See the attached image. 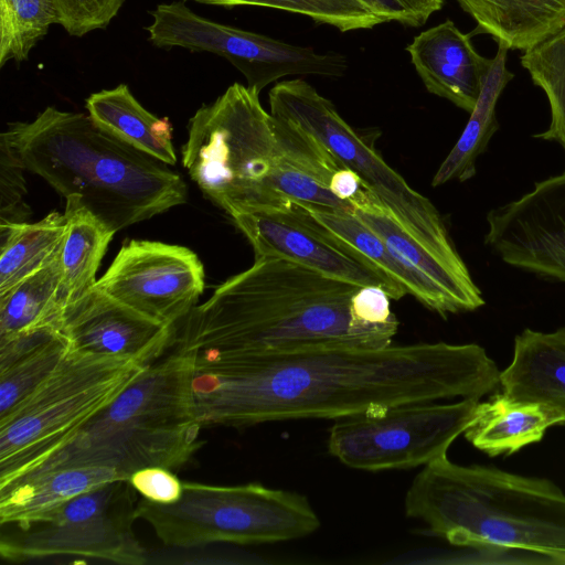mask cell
<instances>
[{"instance_id":"8fae6325","label":"cell","mask_w":565,"mask_h":565,"mask_svg":"<svg viewBox=\"0 0 565 565\" xmlns=\"http://www.w3.org/2000/svg\"><path fill=\"white\" fill-rule=\"evenodd\" d=\"M480 399L399 404L335 419L328 450L343 465L382 471L425 466L447 456L476 416Z\"/></svg>"},{"instance_id":"4dcf8cb0","label":"cell","mask_w":565,"mask_h":565,"mask_svg":"<svg viewBox=\"0 0 565 565\" xmlns=\"http://www.w3.org/2000/svg\"><path fill=\"white\" fill-rule=\"evenodd\" d=\"M58 15L52 0H0V66L28 60Z\"/></svg>"},{"instance_id":"4fadbf2b","label":"cell","mask_w":565,"mask_h":565,"mask_svg":"<svg viewBox=\"0 0 565 565\" xmlns=\"http://www.w3.org/2000/svg\"><path fill=\"white\" fill-rule=\"evenodd\" d=\"M96 286L140 313L175 327L204 290V268L188 247L131 239Z\"/></svg>"},{"instance_id":"4316f807","label":"cell","mask_w":565,"mask_h":565,"mask_svg":"<svg viewBox=\"0 0 565 565\" xmlns=\"http://www.w3.org/2000/svg\"><path fill=\"white\" fill-rule=\"evenodd\" d=\"M66 227L60 247L64 305L93 288L114 232L73 196L66 198Z\"/></svg>"},{"instance_id":"cb8c5ba5","label":"cell","mask_w":565,"mask_h":565,"mask_svg":"<svg viewBox=\"0 0 565 565\" xmlns=\"http://www.w3.org/2000/svg\"><path fill=\"white\" fill-rule=\"evenodd\" d=\"M352 214L377 234L398 256L435 280L455 301L460 313L486 305L481 290L469 270H458L418 244L388 215L366 189L352 202Z\"/></svg>"},{"instance_id":"5b68a950","label":"cell","mask_w":565,"mask_h":565,"mask_svg":"<svg viewBox=\"0 0 565 565\" xmlns=\"http://www.w3.org/2000/svg\"><path fill=\"white\" fill-rule=\"evenodd\" d=\"M182 163L201 191L230 215L280 211L271 180L284 163L329 186L341 164L311 135L267 113L259 93L234 83L191 117Z\"/></svg>"},{"instance_id":"7c38bea8","label":"cell","mask_w":565,"mask_h":565,"mask_svg":"<svg viewBox=\"0 0 565 565\" xmlns=\"http://www.w3.org/2000/svg\"><path fill=\"white\" fill-rule=\"evenodd\" d=\"M150 14L152 22L146 30L154 46L222 56L244 75L246 86L257 93L285 76L340 77L348 70V60L340 53L319 52L222 24L196 14L183 1L160 3Z\"/></svg>"},{"instance_id":"484cf974","label":"cell","mask_w":565,"mask_h":565,"mask_svg":"<svg viewBox=\"0 0 565 565\" xmlns=\"http://www.w3.org/2000/svg\"><path fill=\"white\" fill-rule=\"evenodd\" d=\"M507 50L498 46L492 65L484 77L475 108L459 139L435 173L431 185L439 186L450 181L465 182L477 173V160L483 154L493 135L499 129L495 116L498 99L514 75L507 68Z\"/></svg>"},{"instance_id":"7a4b0ae2","label":"cell","mask_w":565,"mask_h":565,"mask_svg":"<svg viewBox=\"0 0 565 565\" xmlns=\"http://www.w3.org/2000/svg\"><path fill=\"white\" fill-rule=\"evenodd\" d=\"M359 288L285 258H255L175 326L172 347L253 355L391 345L398 322L358 318L352 298Z\"/></svg>"},{"instance_id":"ac0fdd59","label":"cell","mask_w":565,"mask_h":565,"mask_svg":"<svg viewBox=\"0 0 565 565\" xmlns=\"http://www.w3.org/2000/svg\"><path fill=\"white\" fill-rule=\"evenodd\" d=\"M554 426H565V409L501 392L478 402L476 416L463 436L490 457L510 456L540 443Z\"/></svg>"},{"instance_id":"e0dca14e","label":"cell","mask_w":565,"mask_h":565,"mask_svg":"<svg viewBox=\"0 0 565 565\" xmlns=\"http://www.w3.org/2000/svg\"><path fill=\"white\" fill-rule=\"evenodd\" d=\"M406 51L429 93L472 111L492 58L477 52L471 34L446 20L416 35Z\"/></svg>"},{"instance_id":"44dd1931","label":"cell","mask_w":565,"mask_h":565,"mask_svg":"<svg viewBox=\"0 0 565 565\" xmlns=\"http://www.w3.org/2000/svg\"><path fill=\"white\" fill-rule=\"evenodd\" d=\"M68 349L56 323L0 340V419L45 381Z\"/></svg>"},{"instance_id":"603a6c76","label":"cell","mask_w":565,"mask_h":565,"mask_svg":"<svg viewBox=\"0 0 565 565\" xmlns=\"http://www.w3.org/2000/svg\"><path fill=\"white\" fill-rule=\"evenodd\" d=\"M121 479L113 469L74 467L18 480L0 489V524H29L85 492Z\"/></svg>"},{"instance_id":"6da1fadb","label":"cell","mask_w":565,"mask_h":565,"mask_svg":"<svg viewBox=\"0 0 565 565\" xmlns=\"http://www.w3.org/2000/svg\"><path fill=\"white\" fill-rule=\"evenodd\" d=\"M193 355L192 394L202 427L335 420L399 404L480 399L500 387L501 371L476 343Z\"/></svg>"},{"instance_id":"3957f363","label":"cell","mask_w":565,"mask_h":565,"mask_svg":"<svg viewBox=\"0 0 565 565\" xmlns=\"http://www.w3.org/2000/svg\"><path fill=\"white\" fill-rule=\"evenodd\" d=\"M24 168L73 196L114 233L184 204L188 186L168 164L98 127L88 115L46 107L2 132Z\"/></svg>"},{"instance_id":"74e56055","label":"cell","mask_w":565,"mask_h":565,"mask_svg":"<svg viewBox=\"0 0 565 565\" xmlns=\"http://www.w3.org/2000/svg\"><path fill=\"white\" fill-rule=\"evenodd\" d=\"M329 189L339 199L351 203L356 200L364 186L356 173L343 167L331 177Z\"/></svg>"},{"instance_id":"277c9868","label":"cell","mask_w":565,"mask_h":565,"mask_svg":"<svg viewBox=\"0 0 565 565\" xmlns=\"http://www.w3.org/2000/svg\"><path fill=\"white\" fill-rule=\"evenodd\" d=\"M404 508L452 545L527 551L565 563V492L546 478L444 456L416 475Z\"/></svg>"},{"instance_id":"f546056e","label":"cell","mask_w":565,"mask_h":565,"mask_svg":"<svg viewBox=\"0 0 565 565\" xmlns=\"http://www.w3.org/2000/svg\"><path fill=\"white\" fill-rule=\"evenodd\" d=\"M520 63L533 84L548 102V127L533 138L558 143L565 153V28L520 56Z\"/></svg>"},{"instance_id":"5bb4252c","label":"cell","mask_w":565,"mask_h":565,"mask_svg":"<svg viewBox=\"0 0 565 565\" xmlns=\"http://www.w3.org/2000/svg\"><path fill=\"white\" fill-rule=\"evenodd\" d=\"M230 216L249 241L255 258L296 262L360 287H380L394 300L407 294L363 255L322 228L298 203L282 211H237Z\"/></svg>"},{"instance_id":"9c48e42d","label":"cell","mask_w":565,"mask_h":565,"mask_svg":"<svg viewBox=\"0 0 565 565\" xmlns=\"http://www.w3.org/2000/svg\"><path fill=\"white\" fill-rule=\"evenodd\" d=\"M270 113L317 139L418 244L458 270H469L436 206L393 170L308 82L277 83L269 92Z\"/></svg>"},{"instance_id":"52a82bcc","label":"cell","mask_w":565,"mask_h":565,"mask_svg":"<svg viewBox=\"0 0 565 565\" xmlns=\"http://www.w3.org/2000/svg\"><path fill=\"white\" fill-rule=\"evenodd\" d=\"M146 366L68 349L45 381L0 419V489L67 441Z\"/></svg>"},{"instance_id":"ffe728a7","label":"cell","mask_w":565,"mask_h":565,"mask_svg":"<svg viewBox=\"0 0 565 565\" xmlns=\"http://www.w3.org/2000/svg\"><path fill=\"white\" fill-rule=\"evenodd\" d=\"M500 387L510 396L565 409V324L551 332L526 328L516 334Z\"/></svg>"},{"instance_id":"d6986e66","label":"cell","mask_w":565,"mask_h":565,"mask_svg":"<svg viewBox=\"0 0 565 565\" xmlns=\"http://www.w3.org/2000/svg\"><path fill=\"white\" fill-rule=\"evenodd\" d=\"M300 204L328 233L349 245L381 273L403 286L428 309L443 318L460 313L449 295L424 271L398 256L377 234L349 212H333Z\"/></svg>"},{"instance_id":"d590c367","label":"cell","mask_w":565,"mask_h":565,"mask_svg":"<svg viewBox=\"0 0 565 565\" xmlns=\"http://www.w3.org/2000/svg\"><path fill=\"white\" fill-rule=\"evenodd\" d=\"M128 481L141 498L153 503H174L183 492V482L164 467L141 468L131 473Z\"/></svg>"},{"instance_id":"8d00e7d4","label":"cell","mask_w":565,"mask_h":565,"mask_svg":"<svg viewBox=\"0 0 565 565\" xmlns=\"http://www.w3.org/2000/svg\"><path fill=\"white\" fill-rule=\"evenodd\" d=\"M352 310L358 318L372 324L397 323L390 308V297L375 286L360 287L352 298Z\"/></svg>"},{"instance_id":"1f68e13d","label":"cell","mask_w":565,"mask_h":565,"mask_svg":"<svg viewBox=\"0 0 565 565\" xmlns=\"http://www.w3.org/2000/svg\"><path fill=\"white\" fill-rule=\"evenodd\" d=\"M222 6H253L300 14L341 32L372 29L381 21L359 0H193Z\"/></svg>"},{"instance_id":"2e32d148","label":"cell","mask_w":565,"mask_h":565,"mask_svg":"<svg viewBox=\"0 0 565 565\" xmlns=\"http://www.w3.org/2000/svg\"><path fill=\"white\" fill-rule=\"evenodd\" d=\"M60 329L71 350L150 364L172 345L175 327L153 320L96 285L64 305Z\"/></svg>"},{"instance_id":"9a60e30c","label":"cell","mask_w":565,"mask_h":565,"mask_svg":"<svg viewBox=\"0 0 565 565\" xmlns=\"http://www.w3.org/2000/svg\"><path fill=\"white\" fill-rule=\"evenodd\" d=\"M483 243L504 264L565 282V170L521 198L491 209Z\"/></svg>"},{"instance_id":"f1b7e54d","label":"cell","mask_w":565,"mask_h":565,"mask_svg":"<svg viewBox=\"0 0 565 565\" xmlns=\"http://www.w3.org/2000/svg\"><path fill=\"white\" fill-rule=\"evenodd\" d=\"M66 217L51 212L36 223L0 225V295L47 264L58 253Z\"/></svg>"},{"instance_id":"d4e9b609","label":"cell","mask_w":565,"mask_h":565,"mask_svg":"<svg viewBox=\"0 0 565 565\" xmlns=\"http://www.w3.org/2000/svg\"><path fill=\"white\" fill-rule=\"evenodd\" d=\"M85 107L92 120L113 137L168 166L177 162L170 120L148 111L126 84L93 93Z\"/></svg>"},{"instance_id":"8992f818","label":"cell","mask_w":565,"mask_h":565,"mask_svg":"<svg viewBox=\"0 0 565 565\" xmlns=\"http://www.w3.org/2000/svg\"><path fill=\"white\" fill-rule=\"evenodd\" d=\"M193 371V353L177 349L148 364L110 404L13 482L74 467L108 468L125 479L146 467H183L202 445Z\"/></svg>"},{"instance_id":"d6a6232c","label":"cell","mask_w":565,"mask_h":565,"mask_svg":"<svg viewBox=\"0 0 565 565\" xmlns=\"http://www.w3.org/2000/svg\"><path fill=\"white\" fill-rule=\"evenodd\" d=\"M21 159L8 138L0 136V225L24 223L31 215L24 202L26 185Z\"/></svg>"},{"instance_id":"e575fe53","label":"cell","mask_w":565,"mask_h":565,"mask_svg":"<svg viewBox=\"0 0 565 565\" xmlns=\"http://www.w3.org/2000/svg\"><path fill=\"white\" fill-rule=\"evenodd\" d=\"M381 23L397 22L406 26L424 25L441 9L445 0H359Z\"/></svg>"},{"instance_id":"30bf717a","label":"cell","mask_w":565,"mask_h":565,"mask_svg":"<svg viewBox=\"0 0 565 565\" xmlns=\"http://www.w3.org/2000/svg\"><path fill=\"white\" fill-rule=\"evenodd\" d=\"M137 492L128 479L85 492L25 525H1L8 562L76 556L143 565L149 554L134 532Z\"/></svg>"},{"instance_id":"83f0119b","label":"cell","mask_w":565,"mask_h":565,"mask_svg":"<svg viewBox=\"0 0 565 565\" xmlns=\"http://www.w3.org/2000/svg\"><path fill=\"white\" fill-rule=\"evenodd\" d=\"M64 307L60 250L42 268L0 295V340L56 323Z\"/></svg>"},{"instance_id":"836d02e7","label":"cell","mask_w":565,"mask_h":565,"mask_svg":"<svg viewBox=\"0 0 565 565\" xmlns=\"http://www.w3.org/2000/svg\"><path fill=\"white\" fill-rule=\"evenodd\" d=\"M58 24L73 36L105 29L118 14L125 0H52Z\"/></svg>"},{"instance_id":"7402d4cb","label":"cell","mask_w":565,"mask_h":565,"mask_svg":"<svg viewBox=\"0 0 565 565\" xmlns=\"http://www.w3.org/2000/svg\"><path fill=\"white\" fill-rule=\"evenodd\" d=\"M498 46L523 52L565 28V0H456Z\"/></svg>"},{"instance_id":"ba28073f","label":"cell","mask_w":565,"mask_h":565,"mask_svg":"<svg viewBox=\"0 0 565 565\" xmlns=\"http://www.w3.org/2000/svg\"><path fill=\"white\" fill-rule=\"evenodd\" d=\"M136 518L151 525L158 539L172 548L277 543L305 537L320 526L305 495L260 483L183 482L182 495L174 503L141 498Z\"/></svg>"}]
</instances>
